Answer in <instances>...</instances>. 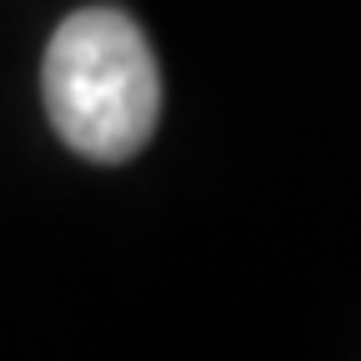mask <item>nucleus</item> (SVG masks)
I'll use <instances>...</instances> for the list:
<instances>
[{
    "instance_id": "1",
    "label": "nucleus",
    "mask_w": 361,
    "mask_h": 361,
    "mask_svg": "<svg viewBox=\"0 0 361 361\" xmlns=\"http://www.w3.org/2000/svg\"><path fill=\"white\" fill-rule=\"evenodd\" d=\"M40 96L56 135L85 161L121 166L151 141L161 116L156 56L126 11L85 6L45 45Z\"/></svg>"
}]
</instances>
